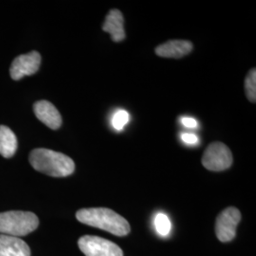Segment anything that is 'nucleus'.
I'll use <instances>...</instances> for the list:
<instances>
[{"mask_svg": "<svg viewBox=\"0 0 256 256\" xmlns=\"http://www.w3.org/2000/svg\"><path fill=\"white\" fill-rule=\"evenodd\" d=\"M82 224L106 230L117 236H126L131 230L128 220L108 208L82 209L76 214Z\"/></svg>", "mask_w": 256, "mask_h": 256, "instance_id": "1", "label": "nucleus"}, {"mask_svg": "<svg viewBox=\"0 0 256 256\" xmlns=\"http://www.w3.org/2000/svg\"><path fill=\"white\" fill-rule=\"evenodd\" d=\"M30 162L38 172L54 178H66L75 171V164L70 156L45 148L34 150Z\"/></svg>", "mask_w": 256, "mask_h": 256, "instance_id": "2", "label": "nucleus"}, {"mask_svg": "<svg viewBox=\"0 0 256 256\" xmlns=\"http://www.w3.org/2000/svg\"><path fill=\"white\" fill-rule=\"evenodd\" d=\"M39 220L34 212L12 210L0 214V234L22 238L34 232Z\"/></svg>", "mask_w": 256, "mask_h": 256, "instance_id": "3", "label": "nucleus"}, {"mask_svg": "<svg viewBox=\"0 0 256 256\" xmlns=\"http://www.w3.org/2000/svg\"><path fill=\"white\" fill-rule=\"evenodd\" d=\"M234 158L229 147L222 142H214L205 150L202 164L212 172H222L232 165Z\"/></svg>", "mask_w": 256, "mask_h": 256, "instance_id": "4", "label": "nucleus"}, {"mask_svg": "<svg viewBox=\"0 0 256 256\" xmlns=\"http://www.w3.org/2000/svg\"><path fill=\"white\" fill-rule=\"evenodd\" d=\"M78 245L86 256H124V252L118 245L98 236H82Z\"/></svg>", "mask_w": 256, "mask_h": 256, "instance_id": "5", "label": "nucleus"}, {"mask_svg": "<svg viewBox=\"0 0 256 256\" xmlns=\"http://www.w3.org/2000/svg\"><path fill=\"white\" fill-rule=\"evenodd\" d=\"M240 221L241 212L236 208L230 207L220 214L216 224V232L220 242L227 243L236 238Z\"/></svg>", "mask_w": 256, "mask_h": 256, "instance_id": "6", "label": "nucleus"}, {"mask_svg": "<svg viewBox=\"0 0 256 256\" xmlns=\"http://www.w3.org/2000/svg\"><path fill=\"white\" fill-rule=\"evenodd\" d=\"M41 55L37 52L16 57L10 66V77L14 81H19L26 76L36 74L41 64Z\"/></svg>", "mask_w": 256, "mask_h": 256, "instance_id": "7", "label": "nucleus"}, {"mask_svg": "<svg viewBox=\"0 0 256 256\" xmlns=\"http://www.w3.org/2000/svg\"><path fill=\"white\" fill-rule=\"evenodd\" d=\"M37 119L48 128L57 130L62 126V116L54 106L48 101L37 102L34 106Z\"/></svg>", "mask_w": 256, "mask_h": 256, "instance_id": "8", "label": "nucleus"}, {"mask_svg": "<svg viewBox=\"0 0 256 256\" xmlns=\"http://www.w3.org/2000/svg\"><path fill=\"white\" fill-rule=\"evenodd\" d=\"M192 43L185 40H171L158 46L156 54L162 58L180 59L186 55L190 54L192 52Z\"/></svg>", "mask_w": 256, "mask_h": 256, "instance_id": "9", "label": "nucleus"}, {"mask_svg": "<svg viewBox=\"0 0 256 256\" xmlns=\"http://www.w3.org/2000/svg\"><path fill=\"white\" fill-rule=\"evenodd\" d=\"M124 18L119 10H111L106 16V21L102 25V30L108 32L114 42L119 43L126 39Z\"/></svg>", "mask_w": 256, "mask_h": 256, "instance_id": "10", "label": "nucleus"}, {"mask_svg": "<svg viewBox=\"0 0 256 256\" xmlns=\"http://www.w3.org/2000/svg\"><path fill=\"white\" fill-rule=\"evenodd\" d=\"M0 256H30V248L20 238L0 234Z\"/></svg>", "mask_w": 256, "mask_h": 256, "instance_id": "11", "label": "nucleus"}, {"mask_svg": "<svg viewBox=\"0 0 256 256\" xmlns=\"http://www.w3.org/2000/svg\"><path fill=\"white\" fill-rule=\"evenodd\" d=\"M18 151V138L5 126H0V155L6 158H12Z\"/></svg>", "mask_w": 256, "mask_h": 256, "instance_id": "12", "label": "nucleus"}, {"mask_svg": "<svg viewBox=\"0 0 256 256\" xmlns=\"http://www.w3.org/2000/svg\"><path fill=\"white\" fill-rule=\"evenodd\" d=\"M154 225L156 232L162 236V238H167L172 229V224L169 218L165 214H158L156 216L155 220H154Z\"/></svg>", "mask_w": 256, "mask_h": 256, "instance_id": "13", "label": "nucleus"}, {"mask_svg": "<svg viewBox=\"0 0 256 256\" xmlns=\"http://www.w3.org/2000/svg\"><path fill=\"white\" fill-rule=\"evenodd\" d=\"M245 90L248 99L252 102L256 101V68L252 70L245 80Z\"/></svg>", "mask_w": 256, "mask_h": 256, "instance_id": "14", "label": "nucleus"}, {"mask_svg": "<svg viewBox=\"0 0 256 256\" xmlns=\"http://www.w3.org/2000/svg\"><path fill=\"white\" fill-rule=\"evenodd\" d=\"M130 120V115L126 110H119L112 119V126L118 131H122Z\"/></svg>", "mask_w": 256, "mask_h": 256, "instance_id": "15", "label": "nucleus"}, {"mask_svg": "<svg viewBox=\"0 0 256 256\" xmlns=\"http://www.w3.org/2000/svg\"><path fill=\"white\" fill-rule=\"evenodd\" d=\"M182 140L188 146H194L196 144H198V137L194 134H191V133H185L182 134Z\"/></svg>", "mask_w": 256, "mask_h": 256, "instance_id": "16", "label": "nucleus"}, {"mask_svg": "<svg viewBox=\"0 0 256 256\" xmlns=\"http://www.w3.org/2000/svg\"><path fill=\"white\" fill-rule=\"evenodd\" d=\"M182 122L183 126L187 128H196L198 126V120L194 118H182Z\"/></svg>", "mask_w": 256, "mask_h": 256, "instance_id": "17", "label": "nucleus"}]
</instances>
